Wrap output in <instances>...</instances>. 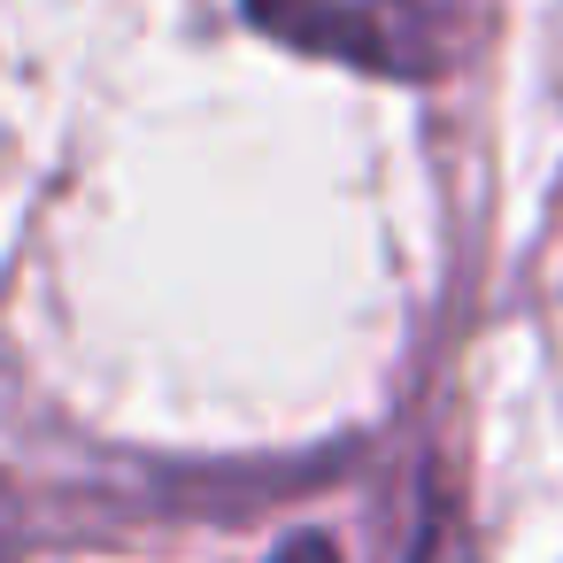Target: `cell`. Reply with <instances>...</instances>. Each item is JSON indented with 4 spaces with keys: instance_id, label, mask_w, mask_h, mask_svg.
Masks as SVG:
<instances>
[{
    "instance_id": "cell-1",
    "label": "cell",
    "mask_w": 563,
    "mask_h": 563,
    "mask_svg": "<svg viewBox=\"0 0 563 563\" xmlns=\"http://www.w3.org/2000/svg\"><path fill=\"white\" fill-rule=\"evenodd\" d=\"M247 16L301 47L378 78H432L455 63L471 0H247Z\"/></svg>"
},
{
    "instance_id": "cell-2",
    "label": "cell",
    "mask_w": 563,
    "mask_h": 563,
    "mask_svg": "<svg viewBox=\"0 0 563 563\" xmlns=\"http://www.w3.org/2000/svg\"><path fill=\"white\" fill-rule=\"evenodd\" d=\"M271 563H340V548H332L324 532H294V540H286Z\"/></svg>"
}]
</instances>
